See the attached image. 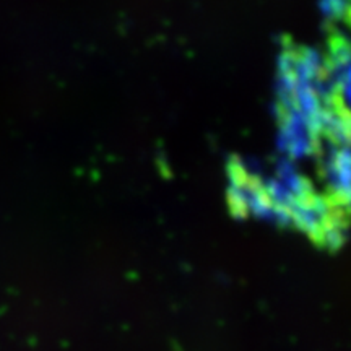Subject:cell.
I'll use <instances>...</instances> for the list:
<instances>
[{"mask_svg": "<svg viewBox=\"0 0 351 351\" xmlns=\"http://www.w3.org/2000/svg\"><path fill=\"white\" fill-rule=\"evenodd\" d=\"M261 184L271 205L288 219V225L289 213L311 197L309 184L298 165L287 160H280L274 171L261 179Z\"/></svg>", "mask_w": 351, "mask_h": 351, "instance_id": "obj_1", "label": "cell"}, {"mask_svg": "<svg viewBox=\"0 0 351 351\" xmlns=\"http://www.w3.org/2000/svg\"><path fill=\"white\" fill-rule=\"evenodd\" d=\"M230 199L238 212L262 221L288 225V219L276 210L263 191L261 179L251 176H234L231 179Z\"/></svg>", "mask_w": 351, "mask_h": 351, "instance_id": "obj_2", "label": "cell"}, {"mask_svg": "<svg viewBox=\"0 0 351 351\" xmlns=\"http://www.w3.org/2000/svg\"><path fill=\"white\" fill-rule=\"evenodd\" d=\"M315 127L291 111H282L276 129V150L282 160L300 165L314 150Z\"/></svg>", "mask_w": 351, "mask_h": 351, "instance_id": "obj_3", "label": "cell"}]
</instances>
